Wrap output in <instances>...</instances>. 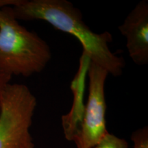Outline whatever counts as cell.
Listing matches in <instances>:
<instances>
[{"instance_id":"1","label":"cell","mask_w":148,"mask_h":148,"mask_svg":"<svg viewBox=\"0 0 148 148\" xmlns=\"http://www.w3.org/2000/svg\"><path fill=\"white\" fill-rule=\"evenodd\" d=\"M17 20H42L56 29L75 36L82 44L83 52L90 62L100 66L114 77L123 73L124 59L112 52L109 44L112 41L108 32L97 34L83 21L78 8L66 0H14L12 6Z\"/></svg>"},{"instance_id":"2","label":"cell","mask_w":148,"mask_h":148,"mask_svg":"<svg viewBox=\"0 0 148 148\" xmlns=\"http://www.w3.org/2000/svg\"><path fill=\"white\" fill-rule=\"evenodd\" d=\"M13 2L0 0V71L29 77L45 69L51 51L45 40L18 23L10 7Z\"/></svg>"},{"instance_id":"3","label":"cell","mask_w":148,"mask_h":148,"mask_svg":"<svg viewBox=\"0 0 148 148\" xmlns=\"http://www.w3.org/2000/svg\"><path fill=\"white\" fill-rule=\"evenodd\" d=\"M37 106L26 85L8 83L0 104V148H34L29 129Z\"/></svg>"},{"instance_id":"4","label":"cell","mask_w":148,"mask_h":148,"mask_svg":"<svg viewBox=\"0 0 148 148\" xmlns=\"http://www.w3.org/2000/svg\"><path fill=\"white\" fill-rule=\"evenodd\" d=\"M88 95L80 127L72 140L77 148H93L108 132L106 128V103L104 86L108 72L90 62Z\"/></svg>"},{"instance_id":"5","label":"cell","mask_w":148,"mask_h":148,"mask_svg":"<svg viewBox=\"0 0 148 148\" xmlns=\"http://www.w3.org/2000/svg\"><path fill=\"white\" fill-rule=\"evenodd\" d=\"M119 32L126 38V48L137 65L148 63V1L138 2L119 25Z\"/></svg>"},{"instance_id":"6","label":"cell","mask_w":148,"mask_h":148,"mask_svg":"<svg viewBox=\"0 0 148 148\" xmlns=\"http://www.w3.org/2000/svg\"><path fill=\"white\" fill-rule=\"evenodd\" d=\"M90 58L84 52L79 60L78 71L72 82V91L73 92V103L70 112L62 117V125L66 139L72 141L82 123L85 106L83 103V96L86 75L88 73Z\"/></svg>"},{"instance_id":"7","label":"cell","mask_w":148,"mask_h":148,"mask_svg":"<svg viewBox=\"0 0 148 148\" xmlns=\"http://www.w3.org/2000/svg\"><path fill=\"white\" fill-rule=\"evenodd\" d=\"M128 144L123 138L108 133L93 148H127Z\"/></svg>"},{"instance_id":"8","label":"cell","mask_w":148,"mask_h":148,"mask_svg":"<svg viewBox=\"0 0 148 148\" xmlns=\"http://www.w3.org/2000/svg\"><path fill=\"white\" fill-rule=\"evenodd\" d=\"M133 148H148V127L145 126L135 130L131 135Z\"/></svg>"},{"instance_id":"9","label":"cell","mask_w":148,"mask_h":148,"mask_svg":"<svg viewBox=\"0 0 148 148\" xmlns=\"http://www.w3.org/2000/svg\"><path fill=\"white\" fill-rule=\"evenodd\" d=\"M11 76L7 75L3 73V72L0 71V104H1V95H2L3 90L4 89L7 84L10 83Z\"/></svg>"}]
</instances>
